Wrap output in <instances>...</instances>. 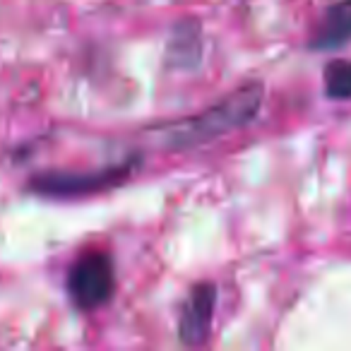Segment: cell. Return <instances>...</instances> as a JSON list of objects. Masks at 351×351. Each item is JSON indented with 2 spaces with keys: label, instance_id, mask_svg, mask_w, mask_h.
I'll list each match as a JSON object with an SVG mask.
<instances>
[{
  "label": "cell",
  "instance_id": "7a4b0ae2",
  "mask_svg": "<svg viewBox=\"0 0 351 351\" xmlns=\"http://www.w3.org/2000/svg\"><path fill=\"white\" fill-rule=\"evenodd\" d=\"M142 154H132L123 161L97 169H49L39 171L27 181V191L51 200H75V197L101 195L121 188L137 173Z\"/></svg>",
  "mask_w": 351,
  "mask_h": 351
},
{
  "label": "cell",
  "instance_id": "5b68a950",
  "mask_svg": "<svg viewBox=\"0 0 351 351\" xmlns=\"http://www.w3.org/2000/svg\"><path fill=\"white\" fill-rule=\"evenodd\" d=\"M351 41V0H337L325 10L308 39L311 51H335Z\"/></svg>",
  "mask_w": 351,
  "mask_h": 351
},
{
  "label": "cell",
  "instance_id": "6da1fadb",
  "mask_svg": "<svg viewBox=\"0 0 351 351\" xmlns=\"http://www.w3.org/2000/svg\"><path fill=\"white\" fill-rule=\"evenodd\" d=\"M263 101L265 84L258 82V80L245 82L226 97H221L219 101H215L212 106L202 108L195 116L164 125L161 128V145L181 152L215 142L217 137L229 135V132L253 123L258 118L260 108H263Z\"/></svg>",
  "mask_w": 351,
  "mask_h": 351
},
{
  "label": "cell",
  "instance_id": "8992f818",
  "mask_svg": "<svg viewBox=\"0 0 351 351\" xmlns=\"http://www.w3.org/2000/svg\"><path fill=\"white\" fill-rule=\"evenodd\" d=\"M322 87L325 97L332 101H349L351 99V60H330L322 70Z\"/></svg>",
  "mask_w": 351,
  "mask_h": 351
},
{
  "label": "cell",
  "instance_id": "277c9868",
  "mask_svg": "<svg viewBox=\"0 0 351 351\" xmlns=\"http://www.w3.org/2000/svg\"><path fill=\"white\" fill-rule=\"evenodd\" d=\"M217 298H219V291L215 282H200L188 291L181 306V315H178V337L183 344L200 346L210 339Z\"/></svg>",
  "mask_w": 351,
  "mask_h": 351
},
{
  "label": "cell",
  "instance_id": "3957f363",
  "mask_svg": "<svg viewBox=\"0 0 351 351\" xmlns=\"http://www.w3.org/2000/svg\"><path fill=\"white\" fill-rule=\"evenodd\" d=\"M65 289L73 306L82 313L104 308L116 293V265L106 250H87L68 269Z\"/></svg>",
  "mask_w": 351,
  "mask_h": 351
}]
</instances>
